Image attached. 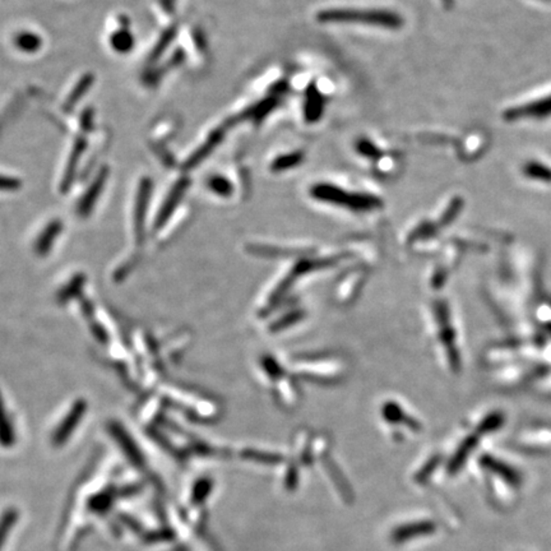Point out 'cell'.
Wrapping results in <instances>:
<instances>
[{"label": "cell", "instance_id": "cell-1", "mask_svg": "<svg viewBox=\"0 0 551 551\" xmlns=\"http://www.w3.org/2000/svg\"><path fill=\"white\" fill-rule=\"evenodd\" d=\"M427 327L439 363L452 376L464 369L461 332L451 302L444 298L432 299L426 307Z\"/></svg>", "mask_w": 551, "mask_h": 551}, {"label": "cell", "instance_id": "cell-2", "mask_svg": "<svg viewBox=\"0 0 551 551\" xmlns=\"http://www.w3.org/2000/svg\"><path fill=\"white\" fill-rule=\"evenodd\" d=\"M257 369L278 408L283 411H293L299 408L302 397L299 379L294 376L288 364L283 363L273 354L264 352L258 356Z\"/></svg>", "mask_w": 551, "mask_h": 551}, {"label": "cell", "instance_id": "cell-3", "mask_svg": "<svg viewBox=\"0 0 551 551\" xmlns=\"http://www.w3.org/2000/svg\"><path fill=\"white\" fill-rule=\"evenodd\" d=\"M288 366L299 381L322 386L339 384L347 374V361L329 351L301 354L291 359Z\"/></svg>", "mask_w": 551, "mask_h": 551}, {"label": "cell", "instance_id": "cell-4", "mask_svg": "<svg viewBox=\"0 0 551 551\" xmlns=\"http://www.w3.org/2000/svg\"><path fill=\"white\" fill-rule=\"evenodd\" d=\"M317 18L323 23H360L393 30L401 28L403 26V18L400 14L376 9H328L318 13Z\"/></svg>", "mask_w": 551, "mask_h": 551}, {"label": "cell", "instance_id": "cell-5", "mask_svg": "<svg viewBox=\"0 0 551 551\" xmlns=\"http://www.w3.org/2000/svg\"><path fill=\"white\" fill-rule=\"evenodd\" d=\"M480 466L493 480L496 489L501 486L498 494L501 495V507H509L517 498L522 485L520 472L503 458H496L491 454H484L480 458Z\"/></svg>", "mask_w": 551, "mask_h": 551}, {"label": "cell", "instance_id": "cell-6", "mask_svg": "<svg viewBox=\"0 0 551 551\" xmlns=\"http://www.w3.org/2000/svg\"><path fill=\"white\" fill-rule=\"evenodd\" d=\"M310 195L314 200L344 207L354 212H370L379 209L383 206L382 200L374 195L350 193L326 182L314 185L313 188L310 189Z\"/></svg>", "mask_w": 551, "mask_h": 551}, {"label": "cell", "instance_id": "cell-7", "mask_svg": "<svg viewBox=\"0 0 551 551\" xmlns=\"http://www.w3.org/2000/svg\"><path fill=\"white\" fill-rule=\"evenodd\" d=\"M379 416L384 425L388 426L393 437L402 438L403 432L419 434L422 430L420 418L410 410L403 402L395 398H388L379 408Z\"/></svg>", "mask_w": 551, "mask_h": 551}, {"label": "cell", "instance_id": "cell-8", "mask_svg": "<svg viewBox=\"0 0 551 551\" xmlns=\"http://www.w3.org/2000/svg\"><path fill=\"white\" fill-rule=\"evenodd\" d=\"M370 264L357 262L354 268L346 271L333 291V298L339 305H350L356 300L369 276Z\"/></svg>", "mask_w": 551, "mask_h": 551}, {"label": "cell", "instance_id": "cell-9", "mask_svg": "<svg viewBox=\"0 0 551 551\" xmlns=\"http://www.w3.org/2000/svg\"><path fill=\"white\" fill-rule=\"evenodd\" d=\"M517 445L533 452L551 451V425H528L517 435Z\"/></svg>", "mask_w": 551, "mask_h": 551}, {"label": "cell", "instance_id": "cell-10", "mask_svg": "<svg viewBox=\"0 0 551 551\" xmlns=\"http://www.w3.org/2000/svg\"><path fill=\"white\" fill-rule=\"evenodd\" d=\"M275 312H278V317L271 320L267 326L271 333L283 332L288 328H293V326L300 324L307 318L305 309L299 304L290 302V300L288 301V307H277Z\"/></svg>", "mask_w": 551, "mask_h": 551}, {"label": "cell", "instance_id": "cell-11", "mask_svg": "<svg viewBox=\"0 0 551 551\" xmlns=\"http://www.w3.org/2000/svg\"><path fill=\"white\" fill-rule=\"evenodd\" d=\"M437 531V523L432 520H419L413 523H406L395 528L392 533V540L395 544L406 542L408 540L416 539L421 536L432 535Z\"/></svg>", "mask_w": 551, "mask_h": 551}, {"label": "cell", "instance_id": "cell-12", "mask_svg": "<svg viewBox=\"0 0 551 551\" xmlns=\"http://www.w3.org/2000/svg\"><path fill=\"white\" fill-rule=\"evenodd\" d=\"M188 187L189 180L184 178L176 182L175 187L170 190L169 195L166 197L161 209L158 211V214H157L156 222H155L156 229L163 227V224L170 219L171 213L175 211L176 207L179 204V202L182 201V195H185Z\"/></svg>", "mask_w": 551, "mask_h": 551}, {"label": "cell", "instance_id": "cell-13", "mask_svg": "<svg viewBox=\"0 0 551 551\" xmlns=\"http://www.w3.org/2000/svg\"><path fill=\"white\" fill-rule=\"evenodd\" d=\"M107 176H109V170L107 168H104L94 178V182L91 184V187L83 195V198L78 203V214L81 217H86L88 216V213L94 209V204H96L102 189L107 184Z\"/></svg>", "mask_w": 551, "mask_h": 551}, {"label": "cell", "instance_id": "cell-14", "mask_svg": "<svg viewBox=\"0 0 551 551\" xmlns=\"http://www.w3.org/2000/svg\"><path fill=\"white\" fill-rule=\"evenodd\" d=\"M151 182L148 179H143L139 188H138L137 200H136V211H134V227L138 240L142 239L144 232V222L147 216V208L150 201Z\"/></svg>", "mask_w": 551, "mask_h": 551}, {"label": "cell", "instance_id": "cell-15", "mask_svg": "<svg viewBox=\"0 0 551 551\" xmlns=\"http://www.w3.org/2000/svg\"><path fill=\"white\" fill-rule=\"evenodd\" d=\"M225 136V128H219L216 131H213L208 138L206 139V142L200 146L197 150L188 157V160L185 161V163L182 165V168L185 170L195 169L200 163L207 158V157L211 155L212 152L222 141V138Z\"/></svg>", "mask_w": 551, "mask_h": 551}, {"label": "cell", "instance_id": "cell-16", "mask_svg": "<svg viewBox=\"0 0 551 551\" xmlns=\"http://www.w3.org/2000/svg\"><path fill=\"white\" fill-rule=\"evenodd\" d=\"M324 111V99L320 94L318 87L312 83L309 84L305 91V107H304V116L307 123H315L322 118Z\"/></svg>", "mask_w": 551, "mask_h": 551}, {"label": "cell", "instance_id": "cell-17", "mask_svg": "<svg viewBox=\"0 0 551 551\" xmlns=\"http://www.w3.org/2000/svg\"><path fill=\"white\" fill-rule=\"evenodd\" d=\"M84 411H86L84 402H77L75 406H73V410H70L68 415L65 416V420H64L63 422H60V425L58 426L57 432L54 434V442L55 443L62 444L68 439L70 432H73L77 425L80 424Z\"/></svg>", "mask_w": 551, "mask_h": 551}, {"label": "cell", "instance_id": "cell-18", "mask_svg": "<svg viewBox=\"0 0 551 551\" xmlns=\"http://www.w3.org/2000/svg\"><path fill=\"white\" fill-rule=\"evenodd\" d=\"M86 141L83 138H80L75 141V146H73V150L70 152V156H69L68 163H67V168L64 170L63 180H62V189L67 190V189L72 185V182L75 180V173L78 169V163L81 160L83 152L86 150Z\"/></svg>", "mask_w": 551, "mask_h": 551}, {"label": "cell", "instance_id": "cell-19", "mask_svg": "<svg viewBox=\"0 0 551 551\" xmlns=\"http://www.w3.org/2000/svg\"><path fill=\"white\" fill-rule=\"evenodd\" d=\"M280 101L276 97V96H271L268 99H264V100L258 102L257 105L249 107L246 111H245L241 118L243 119L256 120V121H261L264 119L268 114L278 107Z\"/></svg>", "mask_w": 551, "mask_h": 551}, {"label": "cell", "instance_id": "cell-20", "mask_svg": "<svg viewBox=\"0 0 551 551\" xmlns=\"http://www.w3.org/2000/svg\"><path fill=\"white\" fill-rule=\"evenodd\" d=\"M92 83H94V75H83L81 80H80V82L75 84V87L73 88L72 94H69L68 99L65 100V105H64V109H65L67 111L73 110L75 105L78 104V101L81 100L82 97L86 94V92L88 91V88L92 86Z\"/></svg>", "mask_w": 551, "mask_h": 551}, {"label": "cell", "instance_id": "cell-21", "mask_svg": "<svg viewBox=\"0 0 551 551\" xmlns=\"http://www.w3.org/2000/svg\"><path fill=\"white\" fill-rule=\"evenodd\" d=\"M13 443H14V430H13L12 424L9 422L3 397L0 395V444L3 447H9Z\"/></svg>", "mask_w": 551, "mask_h": 551}, {"label": "cell", "instance_id": "cell-22", "mask_svg": "<svg viewBox=\"0 0 551 551\" xmlns=\"http://www.w3.org/2000/svg\"><path fill=\"white\" fill-rule=\"evenodd\" d=\"M60 230H62L60 222L55 221V222L49 224V226L43 232V235L36 241V251H38V254H45L46 251L50 249L51 245L54 243V240L57 239Z\"/></svg>", "mask_w": 551, "mask_h": 551}, {"label": "cell", "instance_id": "cell-23", "mask_svg": "<svg viewBox=\"0 0 551 551\" xmlns=\"http://www.w3.org/2000/svg\"><path fill=\"white\" fill-rule=\"evenodd\" d=\"M302 160H304L302 152H293L288 155H282V156L277 157L272 163L271 170L275 173H280V171H285V170L293 169V168L299 166L302 163Z\"/></svg>", "mask_w": 551, "mask_h": 551}, {"label": "cell", "instance_id": "cell-24", "mask_svg": "<svg viewBox=\"0 0 551 551\" xmlns=\"http://www.w3.org/2000/svg\"><path fill=\"white\" fill-rule=\"evenodd\" d=\"M14 43L17 45L19 50L25 51V53H35L43 45L41 38H38V35L32 33V32L31 33L30 32L19 33L14 38Z\"/></svg>", "mask_w": 551, "mask_h": 551}, {"label": "cell", "instance_id": "cell-25", "mask_svg": "<svg viewBox=\"0 0 551 551\" xmlns=\"http://www.w3.org/2000/svg\"><path fill=\"white\" fill-rule=\"evenodd\" d=\"M246 459L263 464H278L283 461V457L278 453L263 451H246L243 453Z\"/></svg>", "mask_w": 551, "mask_h": 551}, {"label": "cell", "instance_id": "cell-26", "mask_svg": "<svg viewBox=\"0 0 551 551\" xmlns=\"http://www.w3.org/2000/svg\"><path fill=\"white\" fill-rule=\"evenodd\" d=\"M111 46L118 53H128L134 46V38L131 32L120 30L111 36Z\"/></svg>", "mask_w": 551, "mask_h": 551}, {"label": "cell", "instance_id": "cell-27", "mask_svg": "<svg viewBox=\"0 0 551 551\" xmlns=\"http://www.w3.org/2000/svg\"><path fill=\"white\" fill-rule=\"evenodd\" d=\"M208 188L211 189L213 193L221 195V197H230L234 192L231 182L222 176H212L208 180Z\"/></svg>", "mask_w": 551, "mask_h": 551}, {"label": "cell", "instance_id": "cell-28", "mask_svg": "<svg viewBox=\"0 0 551 551\" xmlns=\"http://www.w3.org/2000/svg\"><path fill=\"white\" fill-rule=\"evenodd\" d=\"M176 28L171 27L168 31L163 33V36L158 40V43L155 45V48L152 49V53L150 55V62H155L156 59L161 57L163 53L166 51V49L169 48L170 43L173 41V38H175Z\"/></svg>", "mask_w": 551, "mask_h": 551}, {"label": "cell", "instance_id": "cell-29", "mask_svg": "<svg viewBox=\"0 0 551 551\" xmlns=\"http://www.w3.org/2000/svg\"><path fill=\"white\" fill-rule=\"evenodd\" d=\"M356 150L359 151L360 155H363L365 157H369V158H381L382 157V151L379 150L376 146L371 143L368 139H360L356 143Z\"/></svg>", "mask_w": 551, "mask_h": 551}, {"label": "cell", "instance_id": "cell-30", "mask_svg": "<svg viewBox=\"0 0 551 551\" xmlns=\"http://www.w3.org/2000/svg\"><path fill=\"white\" fill-rule=\"evenodd\" d=\"M14 520H16V515L11 512V513L6 514L3 522L0 523V545H1L3 540L6 538V533H8V528H9V526H12Z\"/></svg>", "mask_w": 551, "mask_h": 551}, {"label": "cell", "instance_id": "cell-31", "mask_svg": "<svg viewBox=\"0 0 551 551\" xmlns=\"http://www.w3.org/2000/svg\"><path fill=\"white\" fill-rule=\"evenodd\" d=\"M19 187L18 180L13 178H6V176H0V189L1 190H12Z\"/></svg>", "mask_w": 551, "mask_h": 551}, {"label": "cell", "instance_id": "cell-32", "mask_svg": "<svg viewBox=\"0 0 551 551\" xmlns=\"http://www.w3.org/2000/svg\"><path fill=\"white\" fill-rule=\"evenodd\" d=\"M288 82L281 81L277 82L273 87L271 88V92L273 94H285L288 91Z\"/></svg>", "mask_w": 551, "mask_h": 551}, {"label": "cell", "instance_id": "cell-33", "mask_svg": "<svg viewBox=\"0 0 551 551\" xmlns=\"http://www.w3.org/2000/svg\"><path fill=\"white\" fill-rule=\"evenodd\" d=\"M163 9L168 13H173L175 11L176 0H160Z\"/></svg>", "mask_w": 551, "mask_h": 551}]
</instances>
